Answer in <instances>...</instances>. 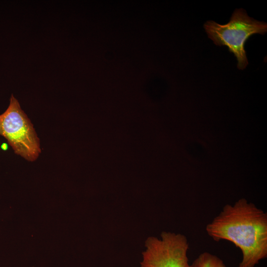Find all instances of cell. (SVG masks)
I'll list each match as a JSON object with an SVG mask.
<instances>
[{"label": "cell", "mask_w": 267, "mask_h": 267, "mask_svg": "<svg viewBox=\"0 0 267 267\" xmlns=\"http://www.w3.org/2000/svg\"><path fill=\"white\" fill-rule=\"evenodd\" d=\"M0 147L1 148L2 150H4V151H6L8 149V145L7 143H3L1 146H0Z\"/></svg>", "instance_id": "8992f818"}, {"label": "cell", "mask_w": 267, "mask_h": 267, "mask_svg": "<svg viewBox=\"0 0 267 267\" xmlns=\"http://www.w3.org/2000/svg\"><path fill=\"white\" fill-rule=\"evenodd\" d=\"M206 230L215 241L228 240L240 249L238 267H255L267 257V214L244 198L225 205Z\"/></svg>", "instance_id": "6da1fadb"}, {"label": "cell", "mask_w": 267, "mask_h": 267, "mask_svg": "<svg viewBox=\"0 0 267 267\" xmlns=\"http://www.w3.org/2000/svg\"><path fill=\"white\" fill-rule=\"evenodd\" d=\"M161 239L149 237L145 241L141 267H189L186 237L180 233L163 231Z\"/></svg>", "instance_id": "277c9868"}, {"label": "cell", "mask_w": 267, "mask_h": 267, "mask_svg": "<svg viewBox=\"0 0 267 267\" xmlns=\"http://www.w3.org/2000/svg\"><path fill=\"white\" fill-rule=\"evenodd\" d=\"M204 27L208 37L215 44L226 46L234 54L237 61V68L241 70L248 64L244 48L246 41L253 35H264L267 31V23L250 17L242 8L236 9L225 24L208 21Z\"/></svg>", "instance_id": "7a4b0ae2"}, {"label": "cell", "mask_w": 267, "mask_h": 267, "mask_svg": "<svg viewBox=\"0 0 267 267\" xmlns=\"http://www.w3.org/2000/svg\"><path fill=\"white\" fill-rule=\"evenodd\" d=\"M0 135L6 139L15 154L28 161H35L41 152L33 125L12 94L8 108L0 115Z\"/></svg>", "instance_id": "3957f363"}, {"label": "cell", "mask_w": 267, "mask_h": 267, "mask_svg": "<svg viewBox=\"0 0 267 267\" xmlns=\"http://www.w3.org/2000/svg\"><path fill=\"white\" fill-rule=\"evenodd\" d=\"M189 267H226L218 256L208 252L200 254L190 265Z\"/></svg>", "instance_id": "5b68a950"}]
</instances>
